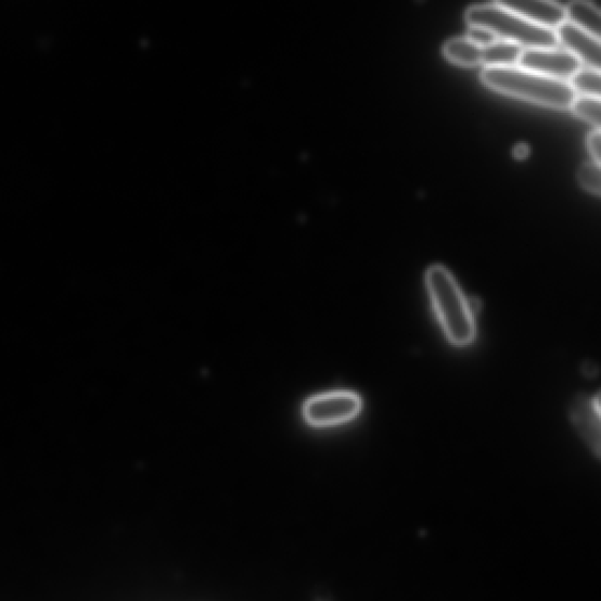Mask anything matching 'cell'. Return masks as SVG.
<instances>
[{
    "mask_svg": "<svg viewBox=\"0 0 601 601\" xmlns=\"http://www.w3.org/2000/svg\"><path fill=\"white\" fill-rule=\"evenodd\" d=\"M566 21L600 39L601 16L599 9L585 0H575L565 8Z\"/></svg>",
    "mask_w": 601,
    "mask_h": 601,
    "instance_id": "10",
    "label": "cell"
},
{
    "mask_svg": "<svg viewBox=\"0 0 601 601\" xmlns=\"http://www.w3.org/2000/svg\"><path fill=\"white\" fill-rule=\"evenodd\" d=\"M482 80L496 91L557 108L570 107L577 95L567 80L541 76L519 65L484 67Z\"/></svg>",
    "mask_w": 601,
    "mask_h": 601,
    "instance_id": "2",
    "label": "cell"
},
{
    "mask_svg": "<svg viewBox=\"0 0 601 601\" xmlns=\"http://www.w3.org/2000/svg\"><path fill=\"white\" fill-rule=\"evenodd\" d=\"M584 374L593 378L597 374V368L592 363H585L583 367Z\"/></svg>",
    "mask_w": 601,
    "mask_h": 601,
    "instance_id": "18",
    "label": "cell"
},
{
    "mask_svg": "<svg viewBox=\"0 0 601 601\" xmlns=\"http://www.w3.org/2000/svg\"><path fill=\"white\" fill-rule=\"evenodd\" d=\"M465 18L470 26L489 28L498 39L514 42L523 49L558 47L554 30L538 26L498 3L471 7Z\"/></svg>",
    "mask_w": 601,
    "mask_h": 601,
    "instance_id": "3",
    "label": "cell"
},
{
    "mask_svg": "<svg viewBox=\"0 0 601 601\" xmlns=\"http://www.w3.org/2000/svg\"><path fill=\"white\" fill-rule=\"evenodd\" d=\"M578 117L600 128L601 122V102L600 97L576 95L571 106Z\"/></svg>",
    "mask_w": 601,
    "mask_h": 601,
    "instance_id": "13",
    "label": "cell"
},
{
    "mask_svg": "<svg viewBox=\"0 0 601 601\" xmlns=\"http://www.w3.org/2000/svg\"><path fill=\"white\" fill-rule=\"evenodd\" d=\"M443 51L456 64L464 66L482 64V48L466 37L449 39L443 47Z\"/></svg>",
    "mask_w": 601,
    "mask_h": 601,
    "instance_id": "11",
    "label": "cell"
},
{
    "mask_svg": "<svg viewBox=\"0 0 601 601\" xmlns=\"http://www.w3.org/2000/svg\"><path fill=\"white\" fill-rule=\"evenodd\" d=\"M498 4L550 30H555L566 21L565 8L549 0H509V2L506 0Z\"/></svg>",
    "mask_w": 601,
    "mask_h": 601,
    "instance_id": "8",
    "label": "cell"
},
{
    "mask_svg": "<svg viewBox=\"0 0 601 601\" xmlns=\"http://www.w3.org/2000/svg\"><path fill=\"white\" fill-rule=\"evenodd\" d=\"M425 283L448 341L456 347L470 346L477 333L475 314L450 271L439 265L432 266L426 271Z\"/></svg>",
    "mask_w": 601,
    "mask_h": 601,
    "instance_id": "1",
    "label": "cell"
},
{
    "mask_svg": "<svg viewBox=\"0 0 601 601\" xmlns=\"http://www.w3.org/2000/svg\"><path fill=\"white\" fill-rule=\"evenodd\" d=\"M558 44L576 55L581 64L600 69V39L565 21L555 28Z\"/></svg>",
    "mask_w": 601,
    "mask_h": 601,
    "instance_id": "6",
    "label": "cell"
},
{
    "mask_svg": "<svg viewBox=\"0 0 601 601\" xmlns=\"http://www.w3.org/2000/svg\"><path fill=\"white\" fill-rule=\"evenodd\" d=\"M362 407V398L355 393H327L307 400L304 407V418L312 426H335L348 423L359 417Z\"/></svg>",
    "mask_w": 601,
    "mask_h": 601,
    "instance_id": "4",
    "label": "cell"
},
{
    "mask_svg": "<svg viewBox=\"0 0 601 601\" xmlns=\"http://www.w3.org/2000/svg\"><path fill=\"white\" fill-rule=\"evenodd\" d=\"M600 395L579 396L571 408V421L597 457L600 455Z\"/></svg>",
    "mask_w": 601,
    "mask_h": 601,
    "instance_id": "7",
    "label": "cell"
},
{
    "mask_svg": "<svg viewBox=\"0 0 601 601\" xmlns=\"http://www.w3.org/2000/svg\"><path fill=\"white\" fill-rule=\"evenodd\" d=\"M523 48L514 42L498 39L491 46L482 48V64L485 67L517 66Z\"/></svg>",
    "mask_w": 601,
    "mask_h": 601,
    "instance_id": "9",
    "label": "cell"
},
{
    "mask_svg": "<svg viewBox=\"0 0 601 601\" xmlns=\"http://www.w3.org/2000/svg\"><path fill=\"white\" fill-rule=\"evenodd\" d=\"M466 38L481 48L489 47L498 40V37L489 28L483 26H470Z\"/></svg>",
    "mask_w": 601,
    "mask_h": 601,
    "instance_id": "15",
    "label": "cell"
},
{
    "mask_svg": "<svg viewBox=\"0 0 601 601\" xmlns=\"http://www.w3.org/2000/svg\"><path fill=\"white\" fill-rule=\"evenodd\" d=\"M588 146L592 154L593 161L600 164L601 161V131L596 128L588 138Z\"/></svg>",
    "mask_w": 601,
    "mask_h": 601,
    "instance_id": "16",
    "label": "cell"
},
{
    "mask_svg": "<svg viewBox=\"0 0 601 601\" xmlns=\"http://www.w3.org/2000/svg\"><path fill=\"white\" fill-rule=\"evenodd\" d=\"M519 66L541 76L566 80L583 66L576 55L563 48L523 49Z\"/></svg>",
    "mask_w": 601,
    "mask_h": 601,
    "instance_id": "5",
    "label": "cell"
},
{
    "mask_svg": "<svg viewBox=\"0 0 601 601\" xmlns=\"http://www.w3.org/2000/svg\"><path fill=\"white\" fill-rule=\"evenodd\" d=\"M529 153V148L526 144H519L513 149V155L519 157V159H525Z\"/></svg>",
    "mask_w": 601,
    "mask_h": 601,
    "instance_id": "17",
    "label": "cell"
},
{
    "mask_svg": "<svg viewBox=\"0 0 601 601\" xmlns=\"http://www.w3.org/2000/svg\"><path fill=\"white\" fill-rule=\"evenodd\" d=\"M568 84L576 94L600 97V69L581 66L577 73L570 78Z\"/></svg>",
    "mask_w": 601,
    "mask_h": 601,
    "instance_id": "12",
    "label": "cell"
},
{
    "mask_svg": "<svg viewBox=\"0 0 601 601\" xmlns=\"http://www.w3.org/2000/svg\"><path fill=\"white\" fill-rule=\"evenodd\" d=\"M578 181L585 190H588L596 194H600V164L594 161L585 163L578 170Z\"/></svg>",
    "mask_w": 601,
    "mask_h": 601,
    "instance_id": "14",
    "label": "cell"
}]
</instances>
